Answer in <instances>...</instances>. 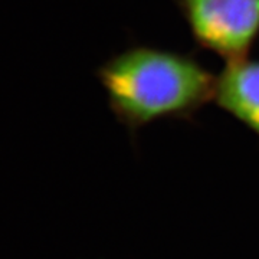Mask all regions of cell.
I'll return each mask as SVG.
<instances>
[{"instance_id":"obj_3","label":"cell","mask_w":259,"mask_h":259,"mask_svg":"<svg viewBox=\"0 0 259 259\" xmlns=\"http://www.w3.org/2000/svg\"><path fill=\"white\" fill-rule=\"evenodd\" d=\"M213 100L259 137V61L228 62L216 76Z\"/></svg>"},{"instance_id":"obj_1","label":"cell","mask_w":259,"mask_h":259,"mask_svg":"<svg viewBox=\"0 0 259 259\" xmlns=\"http://www.w3.org/2000/svg\"><path fill=\"white\" fill-rule=\"evenodd\" d=\"M112 114L130 131L160 120H190L213 100L216 76L189 54L134 47L98 69Z\"/></svg>"},{"instance_id":"obj_2","label":"cell","mask_w":259,"mask_h":259,"mask_svg":"<svg viewBox=\"0 0 259 259\" xmlns=\"http://www.w3.org/2000/svg\"><path fill=\"white\" fill-rule=\"evenodd\" d=\"M194 42L226 62L248 58L259 37V0H175Z\"/></svg>"}]
</instances>
